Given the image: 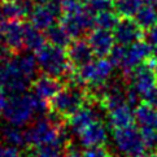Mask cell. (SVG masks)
I'll list each match as a JSON object with an SVG mask.
<instances>
[{
	"mask_svg": "<svg viewBox=\"0 0 157 157\" xmlns=\"http://www.w3.org/2000/svg\"><path fill=\"white\" fill-rule=\"evenodd\" d=\"M135 21L142 29H152L157 24V10L153 5L143 4L135 14Z\"/></svg>",
	"mask_w": 157,
	"mask_h": 157,
	"instance_id": "cell-24",
	"label": "cell"
},
{
	"mask_svg": "<svg viewBox=\"0 0 157 157\" xmlns=\"http://www.w3.org/2000/svg\"><path fill=\"white\" fill-rule=\"evenodd\" d=\"M134 114H135V122L140 128L157 130V108H153L147 104H140L139 106H136Z\"/></svg>",
	"mask_w": 157,
	"mask_h": 157,
	"instance_id": "cell-20",
	"label": "cell"
},
{
	"mask_svg": "<svg viewBox=\"0 0 157 157\" xmlns=\"http://www.w3.org/2000/svg\"><path fill=\"white\" fill-rule=\"evenodd\" d=\"M147 42L149 43L151 48H152V52H153L155 59H156V65H157V24L152 27V29L148 30Z\"/></svg>",
	"mask_w": 157,
	"mask_h": 157,
	"instance_id": "cell-33",
	"label": "cell"
},
{
	"mask_svg": "<svg viewBox=\"0 0 157 157\" xmlns=\"http://www.w3.org/2000/svg\"><path fill=\"white\" fill-rule=\"evenodd\" d=\"M0 157H22V153L17 147L4 144L0 145Z\"/></svg>",
	"mask_w": 157,
	"mask_h": 157,
	"instance_id": "cell-34",
	"label": "cell"
},
{
	"mask_svg": "<svg viewBox=\"0 0 157 157\" xmlns=\"http://www.w3.org/2000/svg\"><path fill=\"white\" fill-rule=\"evenodd\" d=\"M147 2H148V4L153 5V7H155V9L157 10V0H147Z\"/></svg>",
	"mask_w": 157,
	"mask_h": 157,
	"instance_id": "cell-39",
	"label": "cell"
},
{
	"mask_svg": "<svg viewBox=\"0 0 157 157\" xmlns=\"http://www.w3.org/2000/svg\"><path fill=\"white\" fill-rule=\"evenodd\" d=\"M65 143H49L39 147H31L27 157H61Z\"/></svg>",
	"mask_w": 157,
	"mask_h": 157,
	"instance_id": "cell-26",
	"label": "cell"
},
{
	"mask_svg": "<svg viewBox=\"0 0 157 157\" xmlns=\"http://www.w3.org/2000/svg\"><path fill=\"white\" fill-rule=\"evenodd\" d=\"M2 59L3 57H2V53H0V66H2Z\"/></svg>",
	"mask_w": 157,
	"mask_h": 157,
	"instance_id": "cell-42",
	"label": "cell"
},
{
	"mask_svg": "<svg viewBox=\"0 0 157 157\" xmlns=\"http://www.w3.org/2000/svg\"><path fill=\"white\" fill-rule=\"evenodd\" d=\"M142 100L144 101V104L151 105V106H153V108H157V87H155L153 90H151L149 92L143 95Z\"/></svg>",
	"mask_w": 157,
	"mask_h": 157,
	"instance_id": "cell-35",
	"label": "cell"
},
{
	"mask_svg": "<svg viewBox=\"0 0 157 157\" xmlns=\"http://www.w3.org/2000/svg\"><path fill=\"white\" fill-rule=\"evenodd\" d=\"M31 79L21 69L16 56L0 66V88L12 95L24 94Z\"/></svg>",
	"mask_w": 157,
	"mask_h": 157,
	"instance_id": "cell-8",
	"label": "cell"
},
{
	"mask_svg": "<svg viewBox=\"0 0 157 157\" xmlns=\"http://www.w3.org/2000/svg\"><path fill=\"white\" fill-rule=\"evenodd\" d=\"M61 88H63V86H61L59 78H55L47 74H43L35 78L34 82H33L34 96H36L40 100H44V101H51L59 94Z\"/></svg>",
	"mask_w": 157,
	"mask_h": 157,
	"instance_id": "cell-16",
	"label": "cell"
},
{
	"mask_svg": "<svg viewBox=\"0 0 157 157\" xmlns=\"http://www.w3.org/2000/svg\"><path fill=\"white\" fill-rule=\"evenodd\" d=\"M117 24H118V17L114 12L112 10H106V12L99 13L95 17V25H96L99 29H104V30H114Z\"/></svg>",
	"mask_w": 157,
	"mask_h": 157,
	"instance_id": "cell-28",
	"label": "cell"
},
{
	"mask_svg": "<svg viewBox=\"0 0 157 157\" xmlns=\"http://www.w3.org/2000/svg\"><path fill=\"white\" fill-rule=\"evenodd\" d=\"M145 157H157V153H152V155H148V156H145Z\"/></svg>",
	"mask_w": 157,
	"mask_h": 157,
	"instance_id": "cell-40",
	"label": "cell"
},
{
	"mask_svg": "<svg viewBox=\"0 0 157 157\" xmlns=\"http://www.w3.org/2000/svg\"><path fill=\"white\" fill-rule=\"evenodd\" d=\"M2 2H7V0H2Z\"/></svg>",
	"mask_w": 157,
	"mask_h": 157,
	"instance_id": "cell-43",
	"label": "cell"
},
{
	"mask_svg": "<svg viewBox=\"0 0 157 157\" xmlns=\"http://www.w3.org/2000/svg\"><path fill=\"white\" fill-rule=\"evenodd\" d=\"M0 138L4 140L5 144L12 145V147L21 148V147L27 145L25 131H22L21 127L10 125V123H8V125H5L0 128Z\"/></svg>",
	"mask_w": 157,
	"mask_h": 157,
	"instance_id": "cell-21",
	"label": "cell"
},
{
	"mask_svg": "<svg viewBox=\"0 0 157 157\" xmlns=\"http://www.w3.org/2000/svg\"><path fill=\"white\" fill-rule=\"evenodd\" d=\"M140 94L136 91L134 87L126 90V104L131 108H135V106H139V101H140Z\"/></svg>",
	"mask_w": 157,
	"mask_h": 157,
	"instance_id": "cell-31",
	"label": "cell"
},
{
	"mask_svg": "<svg viewBox=\"0 0 157 157\" xmlns=\"http://www.w3.org/2000/svg\"><path fill=\"white\" fill-rule=\"evenodd\" d=\"M66 55H68L69 63L71 65H74L75 68H81V66L86 65L87 63H90L92 60L94 52L87 40L77 39V40L69 44Z\"/></svg>",
	"mask_w": 157,
	"mask_h": 157,
	"instance_id": "cell-18",
	"label": "cell"
},
{
	"mask_svg": "<svg viewBox=\"0 0 157 157\" xmlns=\"http://www.w3.org/2000/svg\"><path fill=\"white\" fill-rule=\"evenodd\" d=\"M35 113L36 110L34 95H27L25 92L10 95L3 110L4 118L7 120V122L18 127L27 125Z\"/></svg>",
	"mask_w": 157,
	"mask_h": 157,
	"instance_id": "cell-4",
	"label": "cell"
},
{
	"mask_svg": "<svg viewBox=\"0 0 157 157\" xmlns=\"http://www.w3.org/2000/svg\"><path fill=\"white\" fill-rule=\"evenodd\" d=\"M46 36L47 40L56 47H69L70 44V35L68 34V31L65 30V27L63 25H53L48 30H46Z\"/></svg>",
	"mask_w": 157,
	"mask_h": 157,
	"instance_id": "cell-23",
	"label": "cell"
},
{
	"mask_svg": "<svg viewBox=\"0 0 157 157\" xmlns=\"http://www.w3.org/2000/svg\"><path fill=\"white\" fill-rule=\"evenodd\" d=\"M61 25L65 27L70 38L78 39L92 29V26L95 25V18L92 17V13L82 8L77 12L65 13L61 17Z\"/></svg>",
	"mask_w": 157,
	"mask_h": 157,
	"instance_id": "cell-10",
	"label": "cell"
},
{
	"mask_svg": "<svg viewBox=\"0 0 157 157\" xmlns=\"http://www.w3.org/2000/svg\"><path fill=\"white\" fill-rule=\"evenodd\" d=\"M34 4H36V5H43V4H47V3H49L51 0H31Z\"/></svg>",
	"mask_w": 157,
	"mask_h": 157,
	"instance_id": "cell-38",
	"label": "cell"
},
{
	"mask_svg": "<svg viewBox=\"0 0 157 157\" xmlns=\"http://www.w3.org/2000/svg\"><path fill=\"white\" fill-rule=\"evenodd\" d=\"M106 120H108V125L112 128L117 130V128L132 126V122L135 121V114H134L131 106L125 104L108 110Z\"/></svg>",
	"mask_w": 157,
	"mask_h": 157,
	"instance_id": "cell-19",
	"label": "cell"
},
{
	"mask_svg": "<svg viewBox=\"0 0 157 157\" xmlns=\"http://www.w3.org/2000/svg\"><path fill=\"white\" fill-rule=\"evenodd\" d=\"M61 13H63V5L61 0H51L47 4L36 5L30 14V22L39 30H48L51 26L56 25L55 22Z\"/></svg>",
	"mask_w": 157,
	"mask_h": 157,
	"instance_id": "cell-9",
	"label": "cell"
},
{
	"mask_svg": "<svg viewBox=\"0 0 157 157\" xmlns=\"http://www.w3.org/2000/svg\"><path fill=\"white\" fill-rule=\"evenodd\" d=\"M59 118V116L53 114L52 117H40L39 120H36L25 131L27 145L39 147V145L49 143H65L66 134L63 126H61Z\"/></svg>",
	"mask_w": 157,
	"mask_h": 157,
	"instance_id": "cell-1",
	"label": "cell"
},
{
	"mask_svg": "<svg viewBox=\"0 0 157 157\" xmlns=\"http://www.w3.org/2000/svg\"><path fill=\"white\" fill-rule=\"evenodd\" d=\"M143 0H114V8L117 13L123 17H132L142 8Z\"/></svg>",
	"mask_w": 157,
	"mask_h": 157,
	"instance_id": "cell-27",
	"label": "cell"
},
{
	"mask_svg": "<svg viewBox=\"0 0 157 157\" xmlns=\"http://www.w3.org/2000/svg\"><path fill=\"white\" fill-rule=\"evenodd\" d=\"M112 138L114 149L121 157H145L147 147L143 142L142 132L136 127L117 128Z\"/></svg>",
	"mask_w": 157,
	"mask_h": 157,
	"instance_id": "cell-6",
	"label": "cell"
},
{
	"mask_svg": "<svg viewBox=\"0 0 157 157\" xmlns=\"http://www.w3.org/2000/svg\"><path fill=\"white\" fill-rule=\"evenodd\" d=\"M73 2H77V3H81L82 4L83 2H86V0H73Z\"/></svg>",
	"mask_w": 157,
	"mask_h": 157,
	"instance_id": "cell-41",
	"label": "cell"
},
{
	"mask_svg": "<svg viewBox=\"0 0 157 157\" xmlns=\"http://www.w3.org/2000/svg\"><path fill=\"white\" fill-rule=\"evenodd\" d=\"M64 157H82V155L78 152V151L75 148L73 147H68V152H66V155Z\"/></svg>",
	"mask_w": 157,
	"mask_h": 157,
	"instance_id": "cell-37",
	"label": "cell"
},
{
	"mask_svg": "<svg viewBox=\"0 0 157 157\" xmlns=\"http://www.w3.org/2000/svg\"><path fill=\"white\" fill-rule=\"evenodd\" d=\"M99 117L100 114L96 108H94V106H82L74 114L69 117L68 126L73 134L79 136L90 125L99 121Z\"/></svg>",
	"mask_w": 157,
	"mask_h": 157,
	"instance_id": "cell-15",
	"label": "cell"
},
{
	"mask_svg": "<svg viewBox=\"0 0 157 157\" xmlns=\"http://www.w3.org/2000/svg\"><path fill=\"white\" fill-rule=\"evenodd\" d=\"M140 132H142L143 142L147 149L157 148V130H153V128H142Z\"/></svg>",
	"mask_w": 157,
	"mask_h": 157,
	"instance_id": "cell-30",
	"label": "cell"
},
{
	"mask_svg": "<svg viewBox=\"0 0 157 157\" xmlns=\"http://www.w3.org/2000/svg\"><path fill=\"white\" fill-rule=\"evenodd\" d=\"M82 157H110V155L104 147H90L82 153Z\"/></svg>",
	"mask_w": 157,
	"mask_h": 157,
	"instance_id": "cell-32",
	"label": "cell"
},
{
	"mask_svg": "<svg viewBox=\"0 0 157 157\" xmlns=\"http://www.w3.org/2000/svg\"><path fill=\"white\" fill-rule=\"evenodd\" d=\"M151 52L152 48L148 42L139 40L128 47L118 44L112 49L109 60L114 66H118L125 73H131L139 65L144 64V61L151 56Z\"/></svg>",
	"mask_w": 157,
	"mask_h": 157,
	"instance_id": "cell-3",
	"label": "cell"
},
{
	"mask_svg": "<svg viewBox=\"0 0 157 157\" xmlns=\"http://www.w3.org/2000/svg\"><path fill=\"white\" fill-rule=\"evenodd\" d=\"M87 42L92 48L94 55H96L98 57H105V56H109L112 49L114 48L116 39L112 31L98 27L90 33Z\"/></svg>",
	"mask_w": 157,
	"mask_h": 157,
	"instance_id": "cell-14",
	"label": "cell"
},
{
	"mask_svg": "<svg viewBox=\"0 0 157 157\" xmlns=\"http://www.w3.org/2000/svg\"><path fill=\"white\" fill-rule=\"evenodd\" d=\"M7 101H8V99H7V96H5V94H4V90L0 88V112L4 110L5 105H7Z\"/></svg>",
	"mask_w": 157,
	"mask_h": 157,
	"instance_id": "cell-36",
	"label": "cell"
},
{
	"mask_svg": "<svg viewBox=\"0 0 157 157\" xmlns=\"http://www.w3.org/2000/svg\"><path fill=\"white\" fill-rule=\"evenodd\" d=\"M0 38L10 52L17 53L25 48V25L20 21L0 24Z\"/></svg>",
	"mask_w": 157,
	"mask_h": 157,
	"instance_id": "cell-11",
	"label": "cell"
},
{
	"mask_svg": "<svg viewBox=\"0 0 157 157\" xmlns=\"http://www.w3.org/2000/svg\"><path fill=\"white\" fill-rule=\"evenodd\" d=\"M113 64L110 60L100 57L98 60H91L86 65L78 68L77 71L70 73L69 79L73 86L87 85L92 88L104 86L113 73Z\"/></svg>",
	"mask_w": 157,
	"mask_h": 157,
	"instance_id": "cell-2",
	"label": "cell"
},
{
	"mask_svg": "<svg viewBox=\"0 0 157 157\" xmlns=\"http://www.w3.org/2000/svg\"><path fill=\"white\" fill-rule=\"evenodd\" d=\"M106 140H108V130L100 120L90 125L79 135V143L86 148L103 147Z\"/></svg>",
	"mask_w": 157,
	"mask_h": 157,
	"instance_id": "cell-17",
	"label": "cell"
},
{
	"mask_svg": "<svg viewBox=\"0 0 157 157\" xmlns=\"http://www.w3.org/2000/svg\"><path fill=\"white\" fill-rule=\"evenodd\" d=\"M113 34L117 43L121 44V46L128 47L131 44L139 42L143 33H142V27L136 24L135 20H131L130 17H125L121 21H118Z\"/></svg>",
	"mask_w": 157,
	"mask_h": 157,
	"instance_id": "cell-13",
	"label": "cell"
},
{
	"mask_svg": "<svg viewBox=\"0 0 157 157\" xmlns=\"http://www.w3.org/2000/svg\"><path fill=\"white\" fill-rule=\"evenodd\" d=\"M47 36L42 30L36 29L33 25H25V48L27 51L38 52L46 46Z\"/></svg>",
	"mask_w": 157,
	"mask_h": 157,
	"instance_id": "cell-22",
	"label": "cell"
},
{
	"mask_svg": "<svg viewBox=\"0 0 157 157\" xmlns=\"http://www.w3.org/2000/svg\"><path fill=\"white\" fill-rule=\"evenodd\" d=\"M86 7L90 13L99 14L106 10H112V8L114 7V2L113 0H86Z\"/></svg>",
	"mask_w": 157,
	"mask_h": 157,
	"instance_id": "cell-29",
	"label": "cell"
},
{
	"mask_svg": "<svg viewBox=\"0 0 157 157\" xmlns=\"http://www.w3.org/2000/svg\"><path fill=\"white\" fill-rule=\"evenodd\" d=\"M22 13L16 0H7V2L0 3V24L10 21H20Z\"/></svg>",
	"mask_w": 157,
	"mask_h": 157,
	"instance_id": "cell-25",
	"label": "cell"
},
{
	"mask_svg": "<svg viewBox=\"0 0 157 157\" xmlns=\"http://www.w3.org/2000/svg\"><path fill=\"white\" fill-rule=\"evenodd\" d=\"M86 94L82 91L79 86H73L61 88L59 94L51 100L49 109L52 113L59 117H69L74 114L78 109L85 106Z\"/></svg>",
	"mask_w": 157,
	"mask_h": 157,
	"instance_id": "cell-7",
	"label": "cell"
},
{
	"mask_svg": "<svg viewBox=\"0 0 157 157\" xmlns=\"http://www.w3.org/2000/svg\"><path fill=\"white\" fill-rule=\"evenodd\" d=\"M132 87L140 94V98L157 87V71L153 64H142L130 73Z\"/></svg>",
	"mask_w": 157,
	"mask_h": 157,
	"instance_id": "cell-12",
	"label": "cell"
},
{
	"mask_svg": "<svg viewBox=\"0 0 157 157\" xmlns=\"http://www.w3.org/2000/svg\"><path fill=\"white\" fill-rule=\"evenodd\" d=\"M35 59L38 66L40 70L47 75L55 78H61L63 75L68 74L69 71V59L68 55L61 47L56 46H44L38 52H35Z\"/></svg>",
	"mask_w": 157,
	"mask_h": 157,
	"instance_id": "cell-5",
	"label": "cell"
}]
</instances>
